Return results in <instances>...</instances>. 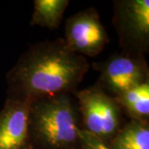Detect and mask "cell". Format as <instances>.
Wrapping results in <instances>:
<instances>
[{
  "mask_svg": "<svg viewBox=\"0 0 149 149\" xmlns=\"http://www.w3.org/2000/svg\"><path fill=\"white\" fill-rule=\"evenodd\" d=\"M114 98L131 119L148 122L149 81L122 92Z\"/></svg>",
  "mask_w": 149,
  "mask_h": 149,
  "instance_id": "cell-8",
  "label": "cell"
},
{
  "mask_svg": "<svg viewBox=\"0 0 149 149\" xmlns=\"http://www.w3.org/2000/svg\"><path fill=\"white\" fill-rule=\"evenodd\" d=\"M63 39L71 52L84 57L99 55L109 42L106 29L94 8L70 17L65 22Z\"/></svg>",
  "mask_w": 149,
  "mask_h": 149,
  "instance_id": "cell-5",
  "label": "cell"
},
{
  "mask_svg": "<svg viewBox=\"0 0 149 149\" xmlns=\"http://www.w3.org/2000/svg\"><path fill=\"white\" fill-rule=\"evenodd\" d=\"M100 71V85L113 96L149 81L148 64L142 55L123 52L111 56L96 65Z\"/></svg>",
  "mask_w": 149,
  "mask_h": 149,
  "instance_id": "cell-6",
  "label": "cell"
},
{
  "mask_svg": "<svg viewBox=\"0 0 149 149\" xmlns=\"http://www.w3.org/2000/svg\"><path fill=\"white\" fill-rule=\"evenodd\" d=\"M80 113L70 94L33 100L28 143L34 149H80Z\"/></svg>",
  "mask_w": 149,
  "mask_h": 149,
  "instance_id": "cell-2",
  "label": "cell"
},
{
  "mask_svg": "<svg viewBox=\"0 0 149 149\" xmlns=\"http://www.w3.org/2000/svg\"><path fill=\"white\" fill-rule=\"evenodd\" d=\"M85 57L70 50L63 38L32 45L7 74L8 96L32 101L73 94L88 72Z\"/></svg>",
  "mask_w": 149,
  "mask_h": 149,
  "instance_id": "cell-1",
  "label": "cell"
},
{
  "mask_svg": "<svg viewBox=\"0 0 149 149\" xmlns=\"http://www.w3.org/2000/svg\"><path fill=\"white\" fill-rule=\"evenodd\" d=\"M79 138L80 149H111L108 143L82 128L80 130Z\"/></svg>",
  "mask_w": 149,
  "mask_h": 149,
  "instance_id": "cell-11",
  "label": "cell"
},
{
  "mask_svg": "<svg viewBox=\"0 0 149 149\" xmlns=\"http://www.w3.org/2000/svg\"><path fill=\"white\" fill-rule=\"evenodd\" d=\"M83 128L109 143L122 123L123 109L114 96H110L99 85L75 93Z\"/></svg>",
  "mask_w": 149,
  "mask_h": 149,
  "instance_id": "cell-3",
  "label": "cell"
},
{
  "mask_svg": "<svg viewBox=\"0 0 149 149\" xmlns=\"http://www.w3.org/2000/svg\"><path fill=\"white\" fill-rule=\"evenodd\" d=\"M69 0H34L31 26L56 29L60 26Z\"/></svg>",
  "mask_w": 149,
  "mask_h": 149,
  "instance_id": "cell-10",
  "label": "cell"
},
{
  "mask_svg": "<svg viewBox=\"0 0 149 149\" xmlns=\"http://www.w3.org/2000/svg\"><path fill=\"white\" fill-rule=\"evenodd\" d=\"M22 149H34V148H32V147L31 146V145H30V144L27 143V145H26V146H25V147L23 148H22Z\"/></svg>",
  "mask_w": 149,
  "mask_h": 149,
  "instance_id": "cell-12",
  "label": "cell"
},
{
  "mask_svg": "<svg viewBox=\"0 0 149 149\" xmlns=\"http://www.w3.org/2000/svg\"><path fill=\"white\" fill-rule=\"evenodd\" d=\"M111 149H149V123L130 119L108 143Z\"/></svg>",
  "mask_w": 149,
  "mask_h": 149,
  "instance_id": "cell-9",
  "label": "cell"
},
{
  "mask_svg": "<svg viewBox=\"0 0 149 149\" xmlns=\"http://www.w3.org/2000/svg\"><path fill=\"white\" fill-rule=\"evenodd\" d=\"M113 23L123 52L143 56L148 52V0L114 1Z\"/></svg>",
  "mask_w": 149,
  "mask_h": 149,
  "instance_id": "cell-4",
  "label": "cell"
},
{
  "mask_svg": "<svg viewBox=\"0 0 149 149\" xmlns=\"http://www.w3.org/2000/svg\"><path fill=\"white\" fill-rule=\"evenodd\" d=\"M31 99L8 97L0 112V149H22L28 143Z\"/></svg>",
  "mask_w": 149,
  "mask_h": 149,
  "instance_id": "cell-7",
  "label": "cell"
}]
</instances>
